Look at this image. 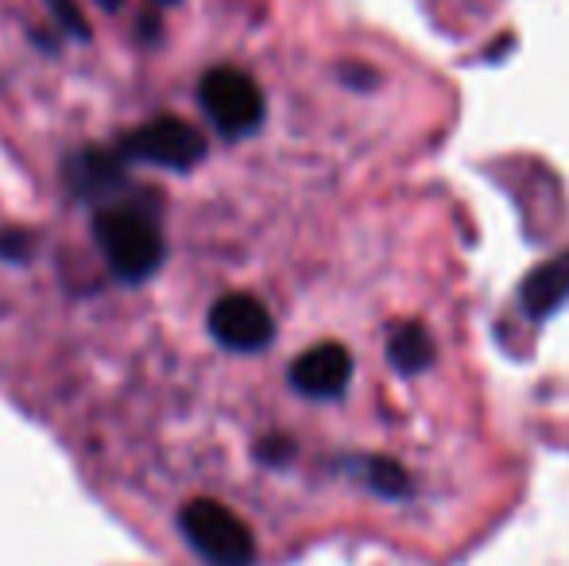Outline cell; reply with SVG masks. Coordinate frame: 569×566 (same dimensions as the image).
Returning <instances> with one entry per match:
<instances>
[{"instance_id": "cell-1", "label": "cell", "mask_w": 569, "mask_h": 566, "mask_svg": "<svg viewBox=\"0 0 569 566\" xmlns=\"http://www.w3.org/2000/svg\"><path fill=\"white\" fill-rule=\"evenodd\" d=\"M93 237H98L113 276L124 284L148 280L163 265V234L136 206H106V210H98Z\"/></svg>"}, {"instance_id": "cell-2", "label": "cell", "mask_w": 569, "mask_h": 566, "mask_svg": "<svg viewBox=\"0 0 569 566\" xmlns=\"http://www.w3.org/2000/svg\"><path fill=\"white\" fill-rule=\"evenodd\" d=\"M182 536L187 544L213 566H252L256 559V539L248 532V524L240 520L232 508H226L221 500L198 497L182 508L179 516Z\"/></svg>"}, {"instance_id": "cell-3", "label": "cell", "mask_w": 569, "mask_h": 566, "mask_svg": "<svg viewBox=\"0 0 569 566\" xmlns=\"http://www.w3.org/2000/svg\"><path fill=\"white\" fill-rule=\"evenodd\" d=\"M198 101H202L213 129L229 140L248 137L263 121V90L252 75L237 67H213L198 86Z\"/></svg>"}, {"instance_id": "cell-4", "label": "cell", "mask_w": 569, "mask_h": 566, "mask_svg": "<svg viewBox=\"0 0 569 566\" xmlns=\"http://www.w3.org/2000/svg\"><path fill=\"white\" fill-rule=\"evenodd\" d=\"M120 156L167 167V171H190L206 159V137L182 117H156L120 143Z\"/></svg>"}, {"instance_id": "cell-5", "label": "cell", "mask_w": 569, "mask_h": 566, "mask_svg": "<svg viewBox=\"0 0 569 566\" xmlns=\"http://www.w3.org/2000/svg\"><path fill=\"white\" fill-rule=\"evenodd\" d=\"M210 334L221 341L226 349L237 354H256L276 338V322H271L268 307H263L256 295L232 291L221 295L210 310Z\"/></svg>"}, {"instance_id": "cell-6", "label": "cell", "mask_w": 569, "mask_h": 566, "mask_svg": "<svg viewBox=\"0 0 569 566\" xmlns=\"http://www.w3.org/2000/svg\"><path fill=\"white\" fill-rule=\"evenodd\" d=\"M352 380V354L338 341H322V346L307 349L295 357L291 365V385L310 400H333L349 388Z\"/></svg>"}, {"instance_id": "cell-7", "label": "cell", "mask_w": 569, "mask_h": 566, "mask_svg": "<svg viewBox=\"0 0 569 566\" xmlns=\"http://www.w3.org/2000/svg\"><path fill=\"white\" fill-rule=\"evenodd\" d=\"M519 299H523V310L531 318L555 315V310L569 299V252L535 268V272L523 280V295H519Z\"/></svg>"}, {"instance_id": "cell-8", "label": "cell", "mask_w": 569, "mask_h": 566, "mask_svg": "<svg viewBox=\"0 0 569 566\" xmlns=\"http://www.w3.org/2000/svg\"><path fill=\"white\" fill-rule=\"evenodd\" d=\"M388 361L399 373H422L435 365V338H430L427 326L403 322L388 334Z\"/></svg>"}, {"instance_id": "cell-9", "label": "cell", "mask_w": 569, "mask_h": 566, "mask_svg": "<svg viewBox=\"0 0 569 566\" xmlns=\"http://www.w3.org/2000/svg\"><path fill=\"white\" fill-rule=\"evenodd\" d=\"M124 179V156H113L106 148H90L74 159V182L82 195H106Z\"/></svg>"}, {"instance_id": "cell-10", "label": "cell", "mask_w": 569, "mask_h": 566, "mask_svg": "<svg viewBox=\"0 0 569 566\" xmlns=\"http://www.w3.org/2000/svg\"><path fill=\"white\" fill-rule=\"evenodd\" d=\"M368 466H372L368 469V481H372L383 497H407V493H411V481H407L403 466H396V461H388V458H372Z\"/></svg>"}, {"instance_id": "cell-11", "label": "cell", "mask_w": 569, "mask_h": 566, "mask_svg": "<svg viewBox=\"0 0 569 566\" xmlns=\"http://www.w3.org/2000/svg\"><path fill=\"white\" fill-rule=\"evenodd\" d=\"M54 12V20L62 23V28L70 31L74 39H90V23H86L82 8H78V0H47Z\"/></svg>"}, {"instance_id": "cell-12", "label": "cell", "mask_w": 569, "mask_h": 566, "mask_svg": "<svg viewBox=\"0 0 569 566\" xmlns=\"http://www.w3.org/2000/svg\"><path fill=\"white\" fill-rule=\"evenodd\" d=\"M28 249H31V237L28 234H4V237H0V257L23 260V257H28Z\"/></svg>"}, {"instance_id": "cell-13", "label": "cell", "mask_w": 569, "mask_h": 566, "mask_svg": "<svg viewBox=\"0 0 569 566\" xmlns=\"http://www.w3.org/2000/svg\"><path fill=\"white\" fill-rule=\"evenodd\" d=\"M98 4H101V8H106V12H117V8H120V4H124V0H98Z\"/></svg>"}, {"instance_id": "cell-14", "label": "cell", "mask_w": 569, "mask_h": 566, "mask_svg": "<svg viewBox=\"0 0 569 566\" xmlns=\"http://www.w3.org/2000/svg\"><path fill=\"white\" fill-rule=\"evenodd\" d=\"M159 4H174V0H159Z\"/></svg>"}]
</instances>
